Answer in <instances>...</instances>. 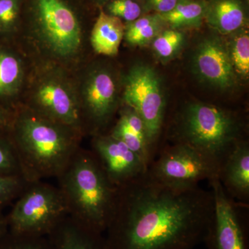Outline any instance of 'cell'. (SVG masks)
Segmentation results:
<instances>
[{
    "label": "cell",
    "mask_w": 249,
    "mask_h": 249,
    "mask_svg": "<svg viewBox=\"0 0 249 249\" xmlns=\"http://www.w3.org/2000/svg\"><path fill=\"white\" fill-rule=\"evenodd\" d=\"M28 183L22 175H0V209L19 196Z\"/></svg>",
    "instance_id": "23"
},
{
    "label": "cell",
    "mask_w": 249,
    "mask_h": 249,
    "mask_svg": "<svg viewBox=\"0 0 249 249\" xmlns=\"http://www.w3.org/2000/svg\"><path fill=\"white\" fill-rule=\"evenodd\" d=\"M97 1H99V2L102 3L104 2V1H106V0H97Z\"/></svg>",
    "instance_id": "31"
},
{
    "label": "cell",
    "mask_w": 249,
    "mask_h": 249,
    "mask_svg": "<svg viewBox=\"0 0 249 249\" xmlns=\"http://www.w3.org/2000/svg\"><path fill=\"white\" fill-rule=\"evenodd\" d=\"M194 67L201 80L219 89H230L235 84L237 75L227 46L218 37L201 42L195 54Z\"/></svg>",
    "instance_id": "13"
},
{
    "label": "cell",
    "mask_w": 249,
    "mask_h": 249,
    "mask_svg": "<svg viewBox=\"0 0 249 249\" xmlns=\"http://www.w3.org/2000/svg\"><path fill=\"white\" fill-rule=\"evenodd\" d=\"M124 101L143 122L151 163L160 149L166 108L160 78L153 68L140 64L129 70L124 80Z\"/></svg>",
    "instance_id": "7"
},
{
    "label": "cell",
    "mask_w": 249,
    "mask_h": 249,
    "mask_svg": "<svg viewBox=\"0 0 249 249\" xmlns=\"http://www.w3.org/2000/svg\"><path fill=\"white\" fill-rule=\"evenodd\" d=\"M32 111L74 129H81L82 112L76 95L70 85L61 78L48 77L42 80L34 95Z\"/></svg>",
    "instance_id": "10"
},
{
    "label": "cell",
    "mask_w": 249,
    "mask_h": 249,
    "mask_svg": "<svg viewBox=\"0 0 249 249\" xmlns=\"http://www.w3.org/2000/svg\"><path fill=\"white\" fill-rule=\"evenodd\" d=\"M206 5L201 1L181 0L170 12L158 14L173 29L198 27L205 17Z\"/></svg>",
    "instance_id": "19"
},
{
    "label": "cell",
    "mask_w": 249,
    "mask_h": 249,
    "mask_svg": "<svg viewBox=\"0 0 249 249\" xmlns=\"http://www.w3.org/2000/svg\"><path fill=\"white\" fill-rule=\"evenodd\" d=\"M163 23L158 14L139 18L125 27L124 37L130 45H147L161 32Z\"/></svg>",
    "instance_id": "20"
},
{
    "label": "cell",
    "mask_w": 249,
    "mask_h": 249,
    "mask_svg": "<svg viewBox=\"0 0 249 249\" xmlns=\"http://www.w3.org/2000/svg\"><path fill=\"white\" fill-rule=\"evenodd\" d=\"M37 33L47 49L61 58L73 56L82 44L79 21L63 0H35Z\"/></svg>",
    "instance_id": "9"
},
{
    "label": "cell",
    "mask_w": 249,
    "mask_h": 249,
    "mask_svg": "<svg viewBox=\"0 0 249 249\" xmlns=\"http://www.w3.org/2000/svg\"><path fill=\"white\" fill-rule=\"evenodd\" d=\"M204 18L220 34H232L245 24V8L240 0H214L206 6Z\"/></svg>",
    "instance_id": "16"
},
{
    "label": "cell",
    "mask_w": 249,
    "mask_h": 249,
    "mask_svg": "<svg viewBox=\"0 0 249 249\" xmlns=\"http://www.w3.org/2000/svg\"><path fill=\"white\" fill-rule=\"evenodd\" d=\"M213 213L211 190L171 188L145 174L118 188L105 240L109 249H192Z\"/></svg>",
    "instance_id": "1"
},
{
    "label": "cell",
    "mask_w": 249,
    "mask_h": 249,
    "mask_svg": "<svg viewBox=\"0 0 249 249\" xmlns=\"http://www.w3.org/2000/svg\"><path fill=\"white\" fill-rule=\"evenodd\" d=\"M19 0H0V31L12 30L17 20Z\"/></svg>",
    "instance_id": "27"
},
{
    "label": "cell",
    "mask_w": 249,
    "mask_h": 249,
    "mask_svg": "<svg viewBox=\"0 0 249 249\" xmlns=\"http://www.w3.org/2000/svg\"><path fill=\"white\" fill-rule=\"evenodd\" d=\"M12 234V241L2 249H55L50 240L45 236H31Z\"/></svg>",
    "instance_id": "26"
},
{
    "label": "cell",
    "mask_w": 249,
    "mask_h": 249,
    "mask_svg": "<svg viewBox=\"0 0 249 249\" xmlns=\"http://www.w3.org/2000/svg\"><path fill=\"white\" fill-rule=\"evenodd\" d=\"M93 153L113 186L119 188L142 178L147 165L124 142L110 134H97L93 138Z\"/></svg>",
    "instance_id": "11"
},
{
    "label": "cell",
    "mask_w": 249,
    "mask_h": 249,
    "mask_svg": "<svg viewBox=\"0 0 249 249\" xmlns=\"http://www.w3.org/2000/svg\"><path fill=\"white\" fill-rule=\"evenodd\" d=\"M181 0H147L149 6L158 14L170 12Z\"/></svg>",
    "instance_id": "28"
},
{
    "label": "cell",
    "mask_w": 249,
    "mask_h": 249,
    "mask_svg": "<svg viewBox=\"0 0 249 249\" xmlns=\"http://www.w3.org/2000/svg\"><path fill=\"white\" fill-rule=\"evenodd\" d=\"M219 181L231 197L249 206V142L242 141L223 160Z\"/></svg>",
    "instance_id": "14"
},
{
    "label": "cell",
    "mask_w": 249,
    "mask_h": 249,
    "mask_svg": "<svg viewBox=\"0 0 249 249\" xmlns=\"http://www.w3.org/2000/svg\"><path fill=\"white\" fill-rule=\"evenodd\" d=\"M124 29L121 19L101 11L91 31V43L95 52L116 55L124 37Z\"/></svg>",
    "instance_id": "17"
},
{
    "label": "cell",
    "mask_w": 249,
    "mask_h": 249,
    "mask_svg": "<svg viewBox=\"0 0 249 249\" xmlns=\"http://www.w3.org/2000/svg\"><path fill=\"white\" fill-rule=\"evenodd\" d=\"M11 124V139L28 183L58 178L79 150L76 131L35 111L21 113Z\"/></svg>",
    "instance_id": "2"
},
{
    "label": "cell",
    "mask_w": 249,
    "mask_h": 249,
    "mask_svg": "<svg viewBox=\"0 0 249 249\" xmlns=\"http://www.w3.org/2000/svg\"><path fill=\"white\" fill-rule=\"evenodd\" d=\"M57 178L69 217L89 230L104 233L115 206L118 188L109 181L93 152L78 150Z\"/></svg>",
    "instance_id": "3"
},
{
    "label": "cell",
    "mask_w": 249,
    "mask_h": 249,
    "mask_svg": "<svg viewBox=\"0 0 249 249\" xmlns=\"http://www.w3.org/2000/svg\"><path fill=\"white\" fill-rule=\"evenodd\" d=\"M109 15L131 22L140 18L142 9L132 0H114L108 6Z\"/></svg>",
    "instance_id": "25"
},
{
    "label": "cell",
    "mask_w": 249,
    "mask_h": 249,
    "mask_svg": "<svg viewBox=\"0 0 249 249\" xmlns=\"http://www.w3.org/2000/svg\"><path fill=\"white\" fill-rule=\"evenodd\" d=\"M23 73L20 59L9 49L0 47V98L16 96L22 85Z\"/></svg>",
    "instance_id": "18"
},
{
    "label": "cell",
    "mask_w": 249,
    "mask_h": 249,
    "mask_svg": "<svg viewBox=\"0 0 249 249\" xmlns=\"http://www.w3.org/2000/svg\"><path fill=\"white\" fill-rule=\"evenodd\" d=\"M68 216L60 189L41 181L28 183L6 221L13 233L45 236Z\"/></svg>",
    "instance_id": "5"
},
{
    "label": "cell",
    "mask_w": 249,
    "mask_h": 249,
    "mask_svg": "<svg viewBox=\"0 0 249 249\" xmlns=\"http://www.w3.org/2000/svg\"><path fill=\"white\" fill-rule=\"evenodd\" d=\"M246 124L238 114L201 102L184 105L174 116L168 138L191 145L221 163L238 142L247 139Z\"/></svg>",
    "instance_id": "4"
},
{
    "label": "cell",
    "mask_w": 249,
    "mask_h": 249,
    "mask_svg": "<svg viewBox=\"0 0 249 249\" xmlns=\"http://www.w3.org/2000/svg\"><path fill=\"white\" fill-rule=\"evenodd\" d=\"M7 226L6 218L3 217L0 214V240H1L3 236H4L5 231H6Z\"/></svg>",
    "instance_id": "30"
},
{
    "label": "cell",
    "mask_w": 249,
    "mask_h": 249,
    "mask_svg": "<svg viewBox=\"0 0 249 249\" xmlns=\"http://www.w3.org/2000/svg\"><path fill=\"white\" fill-rule=\"evenodd\" d=\"M12 121L11 120L9 113L2 106H0V132H2L5 129L10 127Z\"/></svg>",
    "instance_id": "29"
},
{
    "label": "cell",
    "mask_w": 249,
    "mask_h": 249,
    "mask_svg": "<svg viewBox=\"0 0 249 249\" xmlns=\"http://www.w3.org/2000/svg\"><path fill=\"white\" fill-rule=\"evenodd\" d=\"M49 236L55 249H109L102 233L82 227L69 216Z\"/></svg>",
    "instance_id": "15"
},
{
    "label": "cell",
    "mask_w": 249,
    "mask_h": 249,
    "mask_svg": "<svg viewBox=\"0 0 249 249\" xmlns=\"http://www.w3.org/2000/svg\"><path fill=\"white\" fill-rule=\"evenodd\" d=\"M1 133L0 132V175H22L12 141Z\"/></svg>",
    "instance_id": "24"
},
{
    "label": "cell",
    "mask_w": 249,
    "mask_h": 249,
    "mask_svg": "<svg viewBox=\"0 0 249 249\" xmlns=\"http://www.w3.org/2000/svg\"><path fill=\"white\" fill-rule=\"evenodd\" d=\"M228 47L229 57L236 75L244 78L249 76V36L248 31L239 33Z\"/></svg>",
    "instance_id": "21"
},
{
    "label": "cell",
    "mask_w": 249,
    "mask_h": 249,
    "mask_svg": "<svg viewBox=\"0 0 249 249\" xmlns=\"http://www.w3.org/2000/svg\"><path fill=\"white\" fill-rule=\"evenodd\" d=\"M220 167L216 159L196 147L173 143L160 149L145 175L163 186L191 188L219 178Z\"/></svg>",
    "instance_id": "6"
},
{
    "label": "cell",
    "mask_w": 249,
    "mask_h": 249,
    "mask_svg": "<svg viewBox=\"0 0 249 249\" xmlns=\"http://www.w3.org/2000/svg\"><path fill=\"white\" fill-rule=\"evenodd\" d=\"M214 213L204 239L206 249H249V207L231 197L219 178L209 181Z\"/></svg>",
    "instance_id": "8"
},
{
    "label": "cell",
    "mask_w": 249,
    "mask_h": 249,
    "mask_svg": "<svg viewBox=\"0 0 249 249\" xmlns=\"http://www.w3.org/2000/svg\"><path fill=\"white\" fill-rule=\"evenodd\" d=\"M116 81L106 69H96L85 79L82 93L81 112L96 128L109 123L117 107Z\"/></svg>",
    "instance_id": "12"
},
{
    "label": "cell",
    "mask_w": 249,
    "mask_h": 249,
    "mask_svg": "<svg viewBox=\"0 0 249 249\" xmlns=\"http://www.w3.org/2000/svg\"><path fill=\"white\" fill-rule=\"evenodd\" d=\"M184 36L177 29L162 31L152 41L156 55L163 60L173 58L182 47Z\"/></svg>",
    "instance_id": "22"
}]
</instances>
